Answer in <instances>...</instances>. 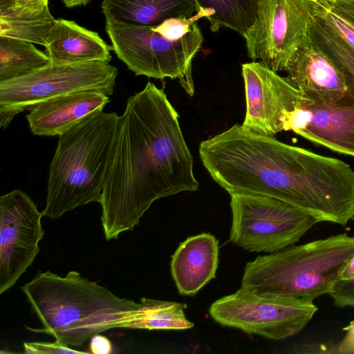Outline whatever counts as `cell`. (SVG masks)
I'll list each match as a JSON object with an SVG mask.
<instances>
[{"label":"cell","mask_w":354,"mask_h":354,"mask_svg":"<svg viewBox=\"0 0 354 354\" xmlns=\"http://www.w3.org/2000/svg\"><path fill=\"white\" fill-rule=\"evenodd\" d=\"M198 187L179 115L148 82L119 116L100 202L105 239L133 230L155 201Z\"/></svg>","instance_id":"1"},{"label":"cell","mask_w":354,"mask_h":354,"mask_svg":"<svg viewBox=\"0 0 354 354\" xmlns=\"http://www.w3.org/2000/svg\"><path fill=\"white\" fill-rule=\"evenodd\" d=\"M21 290L42 325L28 328L69 346H82L96 334L118 328L140 304L116 296L75 270L64 277L39 271Z\"/></svg>","instance_id":"2"},{"label":"cell","mask_w":354,"mask_h":354,"mask_svg":"<svg viewBox=\"0 0 354 354\" xmlns=\"http://www.w3.org/2000/svg\"><path fill=\"white\" fill-rule=\"evenodd\" d=\"M118 120L116 113L99 109L59 136L43 216L57 220L77 207L100 202Z\"/></svg>","instance_id":"3"},{"label":"cell","mask_w":354,"mask_h":354,"mask_svg":"<svg viewBox=\"0 0 354 354\" xmlns=\"http://www.w3.org/2000/svg\"><path fill=\"white\" fill-rule=\"evenodd\" d=\"M354 255V236L289 245L246 263L241 286L254 292L313 301L328 294Z\"/></svg>","instance_id":"4"},{"label":"cell","mask_w":354,"mask_h":354,"mask_svg":"<svg viewBox=\"0 0 354 354\" xmlns=\"http://www.w3.org/2000/svg\"><path fill=\"white\" fill-rule=\"evenodd\" d=\"M199 9L189 18H170L153 27L127 26L106 21L113 51L136 75L178 79L191 96L194 92L192 59L203 37L197 21L207 18Z\"/></svg>","instance_id":"5"},{"label":"cell","mask_w":354,"mask_h":354,"mask_svg":"<svg viewBox=\"0 0 354 354\" xmlns=\"http://www.w3.org/2000/svg\"><path fill=\"white\" fill-rule=\"evenodd\" d=\"M118 74L109 62L50 63L27 75L0 82V127L6 129L18 113L62 95L99 90L111 95Z\"/></svg>","instance_id":"6"},{"label":"cell","mask_w":354,"mask_h":354,"mask_svg":"<svg viewBox=\"0 0 354 354\" xmlns=\"http://www.w3.org/2000/svg\"><path fill=\"white\" fill-rule=\"evenodd\" d=\"M230 240L250 252H274L298 242L319 218L279 199L261 195H230Z\"/></svg>","instance_id":"7"},{"label":"cell","mask_w":354,"mask_h":354,"mask_svg":"<svg viewBox=\"0 0 354 354\" xmlns=\"http://www.w3.org/2000/svg\"><path fill=\"white\" fill-rule=\"evenodd\" d=\"M317 309L313 301L261 295L241 286L214 301L209 313L223 326L278 340L300 332Z\"/></svg>","instance_id":"8"},{"label":"cell","mask_w":354,"mask_h":354,"mask_svg":"<svg viewBox=\"0 0 354 354\" xmlns=\"http://www.w3.org/2000/svg\"><path fill=\"white\" fill-rule=\"evenodd\" d=\"M315 19L307 0H261L257 19L243 37L248 56L286 72L297 51L312 39Z\"/></svg>","instance_id":"9"},{"label":"cell","mask_w":354,"mask_h":354,"mask_svg":"<svg viewBox=\"0 0 354 354\" xmlns=\"http://www.w3.org/2000/svg\"><path fill=\"white\" fill-rule=\"evenodd\" d=\"M42 216L20 189L0 197V295L17 283L39 254L44 235Z\"/></svg>","instance_id":"10"},{"label":"cell","mask_w":354,"mask_h":354,"mask_svg":"<svg viewBox=\"0 0 354 354\" xmlns=\"http://www.w3.org/2000/svg\"><path fill=\"white\" fill-rule=\"evenodd\" d=\"M246 112L242 126L260 134L281 131V122L304 99L301 93L277 72L260 62L242 64Z\"/></svg>","instance_id":"11"},{"label":"cell","mask_w":354,"mask_h":354,"mask_svg":"<svg viewBox=\"0 0 354 354\" xmlns=\"http://www.w3.org/2000/svg\"><path fill=\"white\" fill-rule=\"evenodd\" d=\"M281 131H291L317 145L354 157V97L348 94L331 104L304 97L281 122Z\"/></svg>","instance_id":"12"},{"label":"cell","mask_w":354,"mask_h":354,"mask_svg":"<svg viewBox=\"0 0 354 354\" xmlns=\"http://www.w3.org/2000/svg\"><path fill=\"white\" fill-rule=\"evenodd\" d=\"M286 72L290 84L315 103L334 104L348 94L341 70L313 36L297 51Z\"/></svg>","instance_id":"13"},{"label":"cell","mask_w":354,"mask_h":354,"mask_svg":"<svg viewBox=\"0 0 354 354\" xmlns=\"http://www.w3.org/2000/svg\"><path fill=\"white\" fill-rule=\"evenodd\" d=\"M109 102V95L102 91L82 90L41 102L26 117L33 134L59 136Z\"/></svg>","instance_id":"14"},{"label":"cell","mask_w":354,"mask_h":354,"mask_svg":"<svg viewBox=\"0 0 354 354\" xmlns=\"http://www.w3.org/2000/svg\"><path fill=\"white\" fill-rule=\"evenodd\" d=\"M218 241L210 233L189 236L171 257V274L178 292L194 296L215 278L218 266Z\"/></svg>","instance_id":"15"},{"label":"cell","mask_w":354,"mask_h":354,"mask_svg":"<svg viewBox=\"0 0 354 354\" xmlns=\"http://www.w3.org/2000/svg\"><path fill=\"white\" fill-rule=\"evenodd\" d=\"M45 48L52 64L109 62L113 50L97 32L64 19H57Z\"/></svg>","instance_id":"16"},{"label":"cell","mask_w":354,"mask_h":354,"mask_svg":"<svg viewBox=\"0 0 354 354\" xmlns=\"http://www.w3.org/2000/svg\"><path fill=\"white\" fill-rule=\"evenodd\" d=\"M106 21L127 26L153 27L170 18H189L194 0H103Z\"/></svg>","instance_id":"17"},{"label":"cell","mask_w":354,"mask_h":354,"mask_svg":"<svg viewBox=\"0 0 354 354\" xmlns=\"http://www.w3.org/2000/svg\"><path fill=\"white\" fill-rule=\"evenodd\" d=\"M57 19L48 5L43 7L13 6L0 9V35L46 46Z\"/></svg>","instance_id":"18"},{"label":"cell","mask_w":354,"mask_h":354,"mask_svg":"<svg viewBox=\"0 0 354 354\" xmlns=\"http://www.w3.org/2000/svg\"><path fill=\"white\" fill-rule=\"evenodd\" d=\"M140 306L118 328L147 330H186L194 327L187 319L185 304L142 297Z\"/></svg>","instance_id":"19"},{"label":"cell","mask_w":354,"mask_h":354,"mask_svg":"<svg viewBox=\"0 0 354 354\" xmlns=\"http://www.w3.org/2000/svg\"><path fill=\"white\" fill-rule=\"evenodd\" d=\"M50 64L33 43L0 35V82L27 75Z\"/></svg>","instance_id":"20"},{"label":"cell","mask_w":354,"mask_h":354,"mask_svg":"<svg viewBox=\"0 0 354 354\" xmlns=\"http://www.w3.org/2000/svg\"><path fill=\"white\" fill-rule=\"evenodd\" d=\"M200 8L212 13L208 19L213 32L221 28L234 30L243 37L254 24L261 0H194Z\"/></svg>","instance_id":"21"},{"label":"cell","mask_w":354,"mask_h":354,"mask_svg":"<svg viewBox=\"0 0 354 354\" xmlns=\"http://www.w3.org/2000/svg\"><path fill=\"white\" fill-rule=\"evenodd\" d=\"M312 36L339 68L344 77L348 93L354 97V52L317 19Z\"/></svg>","instance_id":"22"},{"label":"cell","mask_w":354,"mask_h":354,"mask_svg":"<svg viewBox=\"0 0 354 354\" xmlns=\"http://www.w3.org/2000/svg\"><path fill=\"white\" fill-rule=\"evenodd\" d=\"M312 3L316 19L354 52V25L327 0H318Z\"/></svg>","instance_id":"23"},{"label":"cell","mask_w":354,"mask_h":354,"mask_svg":"<svg viewBox=\"0 0 354 354\" xmlns=\"http://www.w3.org/2000/svg\"><path fill=\"white\" fill-rule=\"evenodd\" d=\"M24 347L25 353L28 354L88 353V352L73 349L69 346L64 345L56 340L54 342H24Z\"/></svg>","instance_id":"24"},{"label":"cell","mask_w":354,"mask_h":354,"mask_svg":"<svg viewBox=\"0 0 354 354\" xmlns=\"http://www.w3.org/2000/svg\"><path fill=\"white\" fill-rule=\"evenodd\" d=\"M328 294L337 307L354 306V279H339Z\"/></svg>","instance_id":"25"},{"label":"cell","mask_w":354,"mask_h":354,"mask_svg":"<svg viewBox=\"0 0 354 354\" xmlns=\"http://www.w3.org/2000/svg\"><path fill=\"white\" fill-rule=\"evenodd\" d=\"M346 331L342 340L336 345L333 353L354 354V320L343 328Z\"/></svg>","instance_id":"26"},{"label":"cell","mask_w":354,"mask_h":354,"mask_svg":"<svg viewBox=\"0 0 354 354\" xmlns=\"http://www.w3.org/2000/svg\"><path fill=\"white\" fill-rule=\"evenodd\" d=\"M111 341L105 336L96 334L91 338L89 353L93 354H109L112 352Z\"/></svg>","instance_id":"27"},{"label":"cell","mask_w":354,"mask_h":354,"mask_svg":"<svg viewBox=\"0 0 354 354\" xmlns=\"http://www.w3.org/2000/svg\"><path fill=\"white\" fill-rule=\"evenodd\" d=\"M339 13L354 25V0H327Z\"/></svg>","instance_id":"28"},{"label":"cell","mask_w":354,"mask_h":354,"mask_svg":"<svg viewBox=\"0 0 354 354\" xmlns=\"http://www.w3.org/2000/svg\"><path fill=\"white\" fill-rule=\"evenodd\" d=\"M339 279H354V255L342 270Z\"/></svg>","instance_id":"29"},{"label":"cell","mask_w":354,"mask_h":354,"mask_svg":"<svg viewBox=\"0 0 354 354\" xmlns=\"http://www.w3.org/2000/svg\"><path fill=\"white\" fill-rule=\"evenodd\" d=\"M48 5V0H16V6L19 7H43Z\"/></svg>","instance_id":"30"},{"label":"cell","mask_w":354,"mask_h":354,"mask_svg":"<svg viewBox=\"0 0 354 354\" xmlns=\"http://www.w3.org/2000/svg\"><path fill=\"white\" fill-rule=\"evenodd\" d=\"M65 6L68 8L76 6H86L91 0H62Z\"/></svg>","instance_id":"31"},{"label":"cell","mask_w":354,"mask_h":354,"mask_svg":"<svg viewBox=\"0 0 354 354\" xmlns=\"http://www.w3.org/2000/svg\"><path fill=\"white\" fill-rule=\"evenodd\" d=\"M16 6V0H0V9Z\"/></svg>","instance_id":"32"},{"label":"cell","mask_w":354,"mask_h":354,"mask_svg":"<svg viewBox=\"0 0 354 354\" xmlns=\"http://www.w3.org/2000/svg\"><path fill=\"white\" fill-rule=\"evenodd\" d=\"M307 1H309V2H312L313 3V2L317 1L318 0H307Z\"/></svg>","instance_id":"33"}]
</instances>
